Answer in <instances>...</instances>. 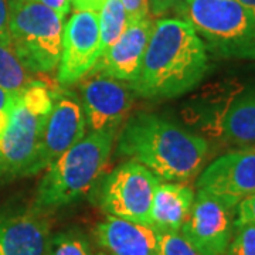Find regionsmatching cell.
I'll return each instance as SVG.
<instances>
[{"label": "cell", "instance_id": "cell-23", "mask_svg": "<svg viewBox=\"0 0 255 255\" xmlns=\"http://www.w3.org/2000/svg\"><path fill=\"white\" fill-rule=\"evenodd\" d=\"M20 92H11L0 88V135L7 129L13 111L16 108Z\"/></svg>", "mask_w": 255, "mask_h": 255}, {"label": "cell", "instance_id": "cell-3", "mask_svg": "<svg viewBox=\"0 0 255 255\" xmlns=\"http://www.w3.org/2000/svg\"><path fill=\"white\" fill-rule=\"evenodd\" d=\"M115 132H91L46 169L33 204L46 213L70 206L94 189L110 162Z\"/></svg>", "mask_w": 255, "mask_h": 255}, {"label": "cell", "instance_id": "cell-27", "mask_svg": "<svg viewBox=\"0 0 255 255\" xmlns=\"http://www.w3.org/2000/svg\"><path fill=\"white\" fill-rule=\"evenodd\" d=\"M183 0H149V10L153 16H163L174 10Z\"/></svg>", "mask_w": 255, "mask_h": 255}, {"label": "cell", "instance_id": "cell-11", "mask_svg": "<svg viewBox=\"0 0 255 255\" xmlns=\"http://www.w3.org/2000/svg\"><path fill=\"white\" fill-rule=\"evenodd\" d=\"M236 209L197 190L180 233L201 255H224L234 233Z\"/></svg>", "mask_w": 255, "mask_h": 255}, {"label": "cell", "instance_id": "cell-1", "mask_svg": "<svg viewBox=\"0 0 255 255\" xmlns=\"http://www.w3.org/2000/svg\"><path fill=\"white\" fill-rule=\"evenodd\" d=\"M209 70V51L194 28L179 17L159 18L140 73L129 87L145 100H173L194 90Z\"/></svg>", "mask_w": 255, "mask_h": 255}, {"label": "cell", "instance_id": "cell-31", "mask_svg": "<svg viewBox=\"0 0 255 255\" xmlns=\"http://www.w3.org/2000/svg\"><path fill=\"white\" fill-rule=\"evenodd\" d=\"M95 255H108V254H105V253H104V251H97V253H95Z\"/></svg>", "mask_w": 255, "mask_h": 255}, {"label": "cell", "instance_id": "cell-29", "mask_svg": "<svg viewBox=\"0 0 255 255\" xmlns=\"http://www.w3.org/2000/svg\"><path fill=\"white\" fill-rule=\"evenodd\" d=\"M70 1L75 10H94V11H100L104 3V0H70Z\"/></svg>", "mask_w": 255, "mask_h": 255}, {"label": "cell", "instance_id": "cell-28", "mask_svg": "<svg viewBox=\"0 0 255 255\" xmlns=\"http://www.w3.org/2000/svg\"><path fill=\"white\" fill-rule=\"evenodd\" d=\"M36 1L50 7L51 10H54L55 13L60 14L61 17L68 16L71 11V1L70 0H36Z\"/></svg>", "mask_w": 255, "mask_h": 255}, {"label": "cell", "instance_id": "cell-30", "mask_svg": "<svg viewBox=\"0 0 255 255\" xmlns=\"http://www.w3.org/2000/svg\"><path fill=\"white\" fill-rule=\"evenodd\" d=\"M237 1H240L250 11V14L255 18V0H237Z\"/></svg>", "mask_w": 255, "mask_h": 255}, {"label": "cell", "instance_id": "cell-4", "mask_svg": "<svg viewBox=\"0 0 255 255\" xmlns=\"http://www.w3.org/2000/svg\"><path fill=\"white\" fill-rule=\"evenodd\" d=\"M177 16L199 34L211 54L255 61V18L237 0H183Z\"/></svg>", "mask_w": 255, "mask_h": 255}, {"label": "cell", "instance_id": "cell-9", "mask_svg": "<svg viewBox=\"0 0 255 255\" xmlns=\"http://www.w3.org/2000/svg\"><path fill=\"white\" fill-rule=\"evenodd\" d=\"M135 92L124 81L101 73H90L80 85V101L91 132H115L127 121Z\"/></svg>", "mask_w": 255, "mask_h": 255}, {"label": "cell", "instance_id": "cell-2", "mask_svg": "<svg viewBox=\"0 0 255 255\" xmlns=\"http://www.w3.org/2000/svg\"><path fill=\"white\" fill-rule=\"evenodd\" d=\"M117 149L119 155L143 164L160 182L186 183L200 174L209 143L170 119L137 112L127 119Z\"/></svg>", "mask_w": 255, "mask_h": 255}, {"label": "cell", "instance_id": "cell-21", "mask_svg": "<svg viewBox=\"0 0 255 255\" xmlns=\"http://www.w3.org/2000/svg\"><path fill=\"white\" fill-rule=\"evenodd\" d=\"M160 255H201L180 231L157 233Z\"/></svg>", "mask_w": 255, "mask_h": 255}, {"label": "cell", "instance_id": "cell-19", "mask_svg": "<svg viewBox=\"0 0 255 255\" xmlns=\"http://www.w3.org/2000/svg\"><path fill=\"white\" fill-rule=\"evenodd\" d=\"M30 81L28 71L20 63L13 48L0 43V88L18 92Z\"/></svg>", "mask_w": 255, "mask_h": 255}, {"label": "cell", "instance_id": "cell-15", "mask_svg": "<svg viewBox=\"0 0 255 255\" xmlns=\"http://www.w3.org/2000/svg\"><path fill=\"white\" fill-rule=\"evenodd\" d=\"M94 236L108 255H160L157 233L142 223L107 216L97 224Z\"/></svg>", "mask_w": 255, "mask_h": 255}, {"label": "cell", "instance_id": "cell-25", "mask_svg": "<svg viewBox=\"0 0 255 255\" xmlns=\"http://www.w3.org/2000/svg\"><path fill=\"white\" fill-rule=\"evenodd\" d=\"M129 21L149 17V0H121Z\"/></svg>", "mask_w": 255, "mask_h": 255}, {"label": "cell", "instance_id": "cell-5", "mask_svg": "<svg viewBox=\"0 0 255 255\" xmlns=\"http://www.w3.org/2000/svg\"><path fill=\"white\" fill-rule=\"evenodd\" d=\"M10 46L28 73H51L63 50L64 17L36 0H7Z\"/></svg>", "mask_w": 255, "mask_h": 255}, {"label": "cell", "instance_id": "cell-6", "mask_svg": "<svg viewBox=\"0 0 255 255\" xmlns=\"http://www.w3.org/2000/svg\"><path fill=\"white\" fill-rule=\"evenodd\" d=\"M54 92L44 82L30 81L21 90L7 129L0 135V179L28 177Z\"/></svg>", "mask_w": 255, "mask_h": 255}, {"label": "cell", "instance_id": "cell-14", "mask_svg": "<svg viewBox=\"0 0 255 255\" xmlns=\"http://www.w3.org/2000/svg\"><path fill=\"white\" fill-rule=\"evenodd\" d=\"M153 23L150 17L129 21L118 40L100 55L92 67V73H101L118 81L132 84L140 73Z\"/></svg>", "mask_w": 255, "mask_h": 255}, {"label": "cell", "instance_id": "cell-17", "mask_svg": "<svg viewBox=\"0 0 255 255\" xmlns=\"http://www.w3.org/2000/svg\"><path fill=\"white\" fill-rule=\"evenodd\" d=\"M220 129L230 143L255 145V80L230 102Z\"/></svg>", "mask_w": 255, "mask_h": 255}, {"label": "cell", "instance_id": "cell-20", "mask_svg": "<svg viewBox=\"0 0 255 255\" xmlns=\"http://www.w3.org/2000/svg\"><path fill=\"white\" fill-rule=\"evenodd\" d=\"M47 255H95L91 240L80 228H67L50 238Z\"/></svg>", "mask_w": 255, "mask_h": 255}, {"label": "cell", "instance_id": "cell-26", "mask_svg": "<svg viewBox=\"0 0 255 255\" xmlns=\"http://www.w3.org/2000/svg\"><path fill=\"white\" fill-rule=\"evenodd\" d=\"M0 43L1 44H6V46H10L9 7H7V0H0Z\"/></svg>", "mask_w": 255, "mask_h": 255}, {"label": "cell", "instance_id": "cell-22", "mask_svg": "<svg viewBox=\"0 0 255 255\" xmlns=\"http://www.w3.org/2000/svg\"><path fill=\"white\" fill-rule=\"evenodd\" d=\"M224 255H255V226H236Z\"/></svg>", "mask_w": 255, "mask_h": 255}, {"label": "cell", "instance_id": "cell-18", "mask_svg": "<svg viewBox=\"0 0 255 255\" xmlns=\"http://www.w3.org/2000/svg\"><path fill=\"white\" fill-rule=\"evenodd\" d=\"M101 37V54L112 46L124 30L127 28L129 18L121 0H105L98 11Z\"/></svg>", "mask_w": 255, "mask_h": 255}, {"label": "cell", "instance_id": "cell-24", "mask_svg": "<svg viewBox=\"0 0 255 255\" xmlns=\"http://www.w3.org/2000/svg\"><path fill=\"white\" fill-rule=\"evenodd\" d=\"M236 226L253 224L255 226V193L241 200L236 207Z\"/></svg>", "mask_w": 255, "mask_h": 255}, {"label": "cell", "instance_id": "cell-10", "mask_svg": "<svg viewBox=\"0 0 255 255\" xmlns=\"http://www.w3.org/2000/svg\"><path fill=\"white\" fill-rule=\"evenodd\" d=\"M101 55L98 11L75 10L64 24L63 50L57 81L61 87L80 82L92 70Z\"/></svg>", "mask_w": 255, "mask_h": 255}, {"label": "cell", "instance_id": "cell-7", "mask_svg": "<svg viewBox=\"0 0 255 255\" xmlns=\"http://www.w3.org/2000/svg\"><path fill=\"white\" fill-rule=\"evenodd\" d=\"M159 182L147 167L130 159L100 183L97 203L107 216L150 226V210Z\"/></svg>", "mask_w": 255, "mask_h": 255}, {"label": "cell", "instance_id": "cell-8", "mask_svg": "<svg viewBox=\"0 0 255 255\" xmlns=\"http://www.w3.org/2000/svg\"><path fill=\"white\" fill-rule=\"evenodd\" d=\"M85 132L87 121L80 97L64 88L55 91L53 108L46 121L28 177L48 169L68 149L77 145L85 136Z\"/></svg>", "mask_w": 255, "mask_h": 255}, {"label": "cell", "instance_id": "cell-13", "mask_svg": "<svg viewBox=\"0 0 255 255\" xmlns=\"http://www.w3.org/2000/svg\"><path fill=\"white\" fill-rule=\"evenodd\" d=\"M51 236L50 213L33 203L0 210V255H47Z\"/></svg>", "mask_w": 255, "mask_h": 255}, {"label": "cell", "instance_id": "cell-12", "mask_svg": "<svg viewBox=\"0 0 255 255\" xmlns=\"http://www.w3.org/2000/svg\"><path fill=\"white\" fill-rule=\"evenodd\" d=\"M197 189L236 209L255 193V147H241L213 160L199 174Z\"/></svg>", "mask_w": 255, "mask_h": 255}, {"label": "cell", "instance_id": "cell-16", "mask_svg": "<svg viewBox=\"0 0 255 255\" xmlns=\"http://www.w3.org/2000/svg\"><path fill=\"white\" fill-rule=\"evenodd\" d=\"M194 197L196 193L186 183L159 182L150 210V227L156 233L180 231Z\"/></svg>", "mask_w": 255, "mask_h": 255}]
</instances>
